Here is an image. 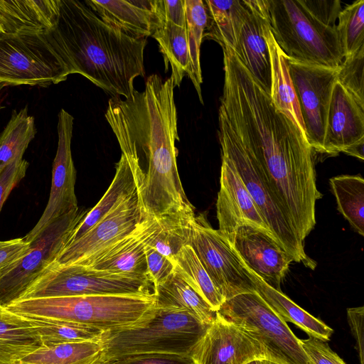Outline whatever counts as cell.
Segmentation results:
<instances>
[{"label": "cell", "instance_id": "1", "mask_svg": "<svg viewBox=\"0 0 364 364\" xmlns=\"http://www.w3.org/2000/svg\"><path fill=\"white\" fill-rule=\"evenodd\" d=\"M223 65L218 139L238 146L255 161L304 242L316 225V202L322 197L316 187L314 150L234 53L223 57Z\"/></svg>", "mask_w": 364, "mask_h": 364}, {"label": "cell", "instance_id": "2", "mask_svg": "<svg viewBox=\"0 0 364 364\" xmlns=\"http://www.w3.org/2000/svg\"><path fill=\"white\" fill-rule=\"evenodd\" d=\"M174 85L170 77L154 74L144 90L130 97H111L105 118L129 160L146 163L139 187L142 220L193 207L188 200L177 168L179 140Z\"/></svg>", "mask_w": 364, "mask_h": 364}, {"label": "cell", "instance_id": "3", "mask_svg": "<svg viewBox=\"0 0 364 364\" xmlns=\"http://www.w3.org/2000/svg\"><path fill=\"white\" fill-rule=\"evenodd\" d=\"M68 75L80 74L111 97L128 98L144 77L146 38H136L103 21L84 0H60L56 25L45 32Z\"/></svg>", "mask_w": 364, "mask_h": 364}, {"label": "cell", "instance_id": "4", "mask_svg": "<svg viewBox=\"0 0 364 364\" xmlns=\"http://www.w3.org/2000/svg\"><path fill=\"white\" fill-rule=\"evenodd\" d=\"M338 0H269L270 31L288 60L340 68Z\"/></svg>", "mask_w": 364, "mask_h": 364}, {"label": "cell", "instance_id": "5", "mask_svg": "<svg viewBox=\"0 0 364 364\" xmlns=\"http://www.w3.org/2000/svg\"><path fill=\"white\" fill-rule=\"evenodd\" d=\"M156 305L154 293L28 299L6 308L24 317L75 322L105 332L143 325L154 316Z\"/></svg>", "mask_w": 364, "mask_h": 364}, {"label": "cell", "instance_id": "6", "mask_svg": "<svg viewBox=\"0 0 364 364\" xmlns=\"http://www.w3.org/2000/svg\"><path fill=\"white\" fill-rule=\"evenodd\" d=\"M208 326L185 309L156 305L154 316L143 325L103 332L101 353L114 359L142 353L191 355Z\"/></svg>", "mask_w": 364, "mask_h": 364}, {"label": "cell", "instance_id": "7", "mask_svg": "<svg viewBox=\"0 0 364 364\" xmlns=\"http://www.w3.org/2000/svg\"><path fill=\"white\" fill-rule=\"evenodd\" d=\"M154 290L152 282L146 279L82 265L52 263L19 300L92 295H142L154 294Z\"/></svg>", "mask_w": 364, "mask_h": 364}, {"label": "cell", "instance_id": "8", "mask_svg": "<svg viewBox=\"0 0 364 364\" xmlns=\"http://www.w3.org/2000/svg\"><path fill=\"white\" fill-rule=\"evenodd\" d=\"M218 312L262 343L272 362L314 364L287 322L256 291L241 294L225 301Z\"/></svg>", "mask_w": 364, "mask_h": 364}, {"label": "cell", "instance_id": "9", "mask_svg": "<svg viewBox=\"0 0 364 364\" xmlns=\"http://www.w3.org/2000/svg\"><path fill=\"white\" fill-rule=\"evenodd\" d=\"M43 33L0 38V90L18 85L46 87L67 79L65 66Z\"/></svg>", "mask_w": 364, "mask_h": 364}, {"label": "cell", "instance_id": "10", "mask_svg": "<svg viewBox=\"0 0 364 364\" xmlns=\"http://www.w3.org/2000/svg\"><path fill=\"white\" fill-rule=\"evenodd\" d=\"M77 213L60 218L31 242L27 254L0 272V305L18 301L66 245L73 230L85 215Z\"/></svg>", "mask_w": 364, "mask_h": 364}, {"label": "cell", "instance_id": "11", "mask_svg": "<svg viewBox=\"0 0 364 364\" xmlns=\"http://www.w3.org/2000/svg\"><path fill=\"white\" fill-rule=\"evenodd\" d=\"M188 245L194 250L225 301L255 286L226 237L212 228L205 215H196L191 223Z\"/></svg>", "mask_w": 364, "mask_h": 364}, {"label": "cell", "instance_id": "12", "mask_svg": "<svg viewBox=\"0 0 364 364\" xmlns=\"http://www.w3.org/2000/svg\"><path fill=\"white\" fill-rule=\"evenodd\" d=\"M138 188L82 236L67 244L53 263L88 267L108 248L134 232L142 221Z\"/></svg>", "mask_w": 364, "mask_h": 364}, {"label": "cell", "instance_id": "13", "mask_svg": "<svg viewBox=\"0 0 364 364\" xmlns=\"http://www.w3.org/2000/svg\"><path fill=\"white\" fill-rule=\"evenodd\" d=\"M287 60L306 139L312 149L323 153L326 117L331 95L340 68H333Z\"/></svg>", "mask_w": 364, "mask_h": 364}, {"label": "cell", "instance_id": "14", "mask_svg": "<svg viewBox=\"0 0 364 364\" xmlns=\"http://www.w3.org/2000/svg\"><path fill=\"white\" fill-rule=\"evenodd\" d=\"M73 117L61 109L58 122V148L53 164L50 196L46 208L33 228L23 237L33 242L50 224L78 213L75 193L76 171L71 153Z\"/></svg>", "mask_w": 364, "mask_h": 364}, {"label": "cell", "instance_id": "15", "mask_svg": "<svg viewBox=\"0 0 364 364\" xmlns=\"http://www.w3.org/2000/svg\"><path fill=\"white\" fill-rule=\"evenodd\" d=\"M194 364H246L270 355L257 339L217 311L191 355Z\"/></svg>", "mask_w": 364, "mask_h": 364}, {"label": "cell", "instance_id": "16", "mask_svg": "<svg viewBox=\"0 0 364 364\" xmlns=\"http://www.w3.org/2000/svg\"><path fill=\"white\" fill-rule=\"evenodd\" d=\"M231 247L245 265L268 285L280 290L292 257L269 232L243 225L225 236Z\"/></svg>", "mask_w": 364, "mask_h": 364}, {"label": "cell", "instance_id": "17", "mask_svg": "<svg viewBox=\"0 0 364 364\" xmlns=\"http://www.w3.org/2000/svg\"><path fill=\"white\" fill-rule=\"evenodd\" d=\"M248 7L233 51L255 80L270 95L271 63L265 37L269 0H245Z\"/></svg>", "mask_w": 364, "mask_h": 364}, {"label": "cell", "instance_id": "18", "mask_svg": "<svg viewBox=\"0 0 364 364\" xmlns=\"http://www.w3.org/2000/svg\"><path fill=\"white\" fill-rule=\"evenodd\" d=\"M364 141V105L337 81L328 108L323 153L335 156Z\"/></svg>", "mask_w": 364, "mask_h": 364}, {"label": "cell", "instance_id": "19", "mask_svg": "<svg viewBox=\"0 0 364 364\" xmlns=\"http://www.w3.org/2000/svg\"><path fill=\"white\" fill-rule=\"evenodd\" d=\"M216 210L218 230L225 237L243 225L257 227L272 235L241 178L234 167L223 159Z\"/></svg>", "mask_w": 364, "mask_h": 364}, {"label": "cell", "instance_id": "20", "mask_svg": "<svg viewBox=\"0 0 364 364\" xmlns=\"http://www.w3.org/2000/svg\"><path fill=\"white\" fill-rule=\"evenodd\" d=\"M105 23L136 38L151 36L161 22L156 0H84Z\"/></svg>", "mask_w": 364, "mask_h": 364}, {"label": "cell", "instance_id": "21", "mask_svg": "<svg viewBox=\"0 0 364 364\" xmlns=\"http://www.w3.org/2000/svg\"><path fill=\"white\" fill-rule=\"evenodd\" d=\"M60 0H0V28L5 36L43 33L57 23Z\"/></svg>", "mask_w": 364, "mask_h": 364}, {"label": "cell", "instance_id": "22", "mask_svg": "<svg viewBox=\"0 0 364 364\" xmlns=\"http://www.w3.org/2000/svg\"><path fill=\"white\" fill-rule=\"evenodd\" d=\"M194 208L143 220L139 227L146 245L173 260L176 254L188 245Z\"/></svg>", "mask_w": 364, "mask_h": 364}, {"label": "cell", "instance_id": "23", "mask_svg": "<svg viewBox=\"0 0 364 364\" xmlns=\"http://www.w3.org/2000/svg\"><path fill=\"white\" fill-rule=\"evenodd\" d=\"M143 177V169L132 165L127 158L122 154L116 166L114 177L108 189L94 208L85 214L73 230L67 244L82 236L117 203L140 186Z\"/></svg>", "mask_w": 364, "mask_h": 364}, {"label": "cell", "instance_id": "24", "mask_svg": "<svg viewBox=\"0 0 364 364\" xmlns=\"http://www.w3.org/2000/svg\"><path fill=\"white\" fill-rule=\"evenodd\" d=\"M239 259L251 279L256 292L283 321L294 323L309 336L325 342L330 341L333 333V328L299 306L281 290H277L268 285L247 267L240 257Z\"/></svg>", "mask_w": 364, "mask_h": 364}, {"label": "cell", "instance_id": "25", "mask_svg": "<svg viewBox=\"0 0 364 364\" xmlns=\"http://www.w3.org/2000/svg\"><path fill=\"white\" fill-rule=\"evenodd\" d=\"M139 225L134 232L105 251L87 267L150 280L145 244Z\"/></svg>", "mask_w": 364, "mask_h": 364}, {"label": "cell", "instance_id": "26", "mask_svg": "<svg viewBox=\"0 0 364 364\" xmlns=\"http://www.w3.org/2000/svg\"><path fill=\"white\" fill-rule=\"evenodd\" d=\"M43 346L26 318L0 305V364H14Z\"/></svg>", "mask_w": 364, "mask_h": 364}, {"label": "cell", "instance_id": "27", "mask_svg": "<svg viewBox=\"0 0 364 364\" xmlns=\"http://www.w3.org/2000/svg\"><path fill=\"white\" fill-rule=\"evenodd\" d=\"M264 33L270 56V97L273 105L306 134L297 97L289 75L287 60L273 38L269 22L265 26Z\"/></svg>", "mask_w": 364, "mask_h": 364}, {"label": "cell", "instance_id": "28", "mask_svg": "<svg viewBox=\"0 0 364 364\" xmlns=\"http://www.w3.org/2000/svg\"><path fill=\"white\" fill-rule=\"evenodd\" d=\"M203 2L207 14L203 37L215 41L222 48L233 50L248 11L245 0Z\"/></svg>", "mask_w": 364, "mask_h": 364}, {"label": "cell", "instance_id": "29", "mask_svg": "<svg viewBox=\"0 0 364 364\" xmlns=\"http://www.w3.org/2000/svg\"><path fill=\"white\" fill-rule=\"evenodd\" d=\"M154 292L158 307L185 309L207 325H210L215 318L217 311L175 269L168 278L154 287Z\"/></svg>", "mask_w": 364, "mask_h": 364}, {"label": "cell", "instance_id": "30", "mask_svg": "<svg viewBox=\"0 0 364 364\" xmlns=\"http://www.w3.org/2000/svg\"><path fill=\"white\" fill-rule=\"evenodd\" d=\"M158 43L166 65L171 66L170 78L174 87H180L183 78L190 73V58L186 27L163 22L151 36Z\"/></svg>", "mask_w": 364, "mask_h": 364}, {"label": "cell", "instance_id": "31", "mask_svg": "<svg viewBox=\"0 0 364 364\" xmlns=\"http://www.w3.org/2000/svg\"><path fill=\"white\" fill-rule=\"evenodd\" d=\"M338 210L364 236V179L360 175H340L329 180Z\"/></svg>", "mask_w": 364, "mask_h": 364}, {"label": "cell", "instance_id": "32", "mask_svg": "<svg viewBox=\"0 0 364 364\" xmlns=\"http://www.w3.org/2000/svg\"><path fill=\"white\" fill-rule=\"evenodd\" d=\"M36 134L34 118L28 114L27 107L14 110L0 134V173L12 161L23 159Z\"/></svg>", "mask_w": 364, "mask_h": 364}, {"label": "cell", "instance_id": "33", "mask_svg": "<svg viewBox=\"0 0 364 364\" xmlns=\"http://www.w3.org/2000/svg\"><path fill=\"white\" fill-rule=\"evenodd\" d=\"M175 271L212 307L219 311L224 298L216 289L193 248L187 245L173 259Z\"/></svg>", "mask_w": 364, "mask_h": 364}, {"label": "cell", "instance_id": "34", "mask_svg": "<svg viewBox=\"0 0 364 364\" xmlns=\"http://www.w3.org/2000/svg\"><path fill=\"white\" fill-rule=\"evenodd\" d=\"M102 350L100 341L65 343L43 346L21 360L31 364H90Z\"/></svg>", "mask_w": 364, "mask_h": 364}, {"label": "cell", "instance_id": "35", "mask_svg": "<svg viewBox=\"0 0 364 364\" xmlns=\"http://www.w3.org/2000/svg\"><path fill=\"white\" fill-rule=\"evenodd\" d=\"M25 318L40 336L44 347L70 342L100 341L103 333L94 327L75 322L38 317Z\"/></svg>", "mask_w": 364, "mask_h": 364}, {"label": "cell", "instance_id": "36", "mask_svg": "<svg viewBox=\"0 0 364 364\" xmlns=\"http://www.w3.org/2000/svg\"><path fill=\"white\" fill-rule=\"evenodd\" d=\"M186 34L190 58L189 78L197 91L200 102L203 104L201 85L202 70L200 49L207 23L206 9L202 0H185Z\"/></svg>", "mask_w": 364, "mask_h": 364}, {"label": "cell", "instance_id": "37", "mask_svg": "<svg viewBox=\"0 0 364 364\" xmlns=\"http://www.w3.org/2000/svg\"><path fill=\"white\" fill-rule=\"evenodd\" d=\"M337 30L344 59L364 47V0H357L341 11Z\"/></svg>", "mask_w": 364, "mask_h": 364}, {"label": "cell", "instance_id": "38", "mask_svg": "<svg viewBox=\"0 0 364 364\" xmlns=\"http://www.w3.org/2000/svg\"><path fill=\"white\" fill-rule=\"evenodd\" d=\"M337 81L364 105V47L355 55L344 59L339 68Z\"/></svg>", "mask_w": 364, "mask_h": 364}, {"label": "cell", "instance_id": "39", "mask_svg": "<svg viewBox=\"0 0 364 364\" xmlns=\"http://www.w3.org/2000/svg\"><path fill=\"white\" fill-rule=\"evenodd\" d=\"M149 277L154 287L168 278L175 269L174 261L145 245Z\"/></svg>", "mask_w": 364, "mask_h": 364}, {"label": "cell", "instance_id": "40", "mask_svg": "<svg viewBox=\"0 0 364 364\" xmlns=\"http://www.w3.org/2000/svg\"><path fill=\"white\" fill-rule=\"evenodd\" d=\"M301 345L311 360L314 364H346L327 342L313 336L300 339Z\"/></svg>", "mask_w": 364, "mask_h": 364}, {"label": "cell", "instance_id": "41", "mask_svg": "<svg viewBox=\"0 0 364 364\" xmlns=\"http://www.w3.org/2000/svg\"><path fill=\"white\" fill-rule=\"evenodd\" d=\"M28 166L25 159H16L0 173V212L13 188L26 176Z\"/></svg>", "mask_w": 364, "mask_h": 364}, {"label": "cell", "instance_id": "42", "mask_svg": "<svg viewBox=\"0 0 364 364\" xmlns=\"http://www.w3.org/2000/svg\"><path fill=\"white\" fill-rule=\"evenodd\" d=\"M119 364H194L190 355L142 353L116 358Z\"/></svg>", "mask_w": 364, "mask_h": 364}, {"label": "cell", "instance_id": "43", "mask_svg": "<svg viewBox=\"0 0 364 364\" xmlns=\"http://www.w3.org/2000/svg\"><path fill=\"white\" fill-rule=\"evenodd\" d=\"M30 247L23 237L0 241V272L25 256Z\"/></svg>", "mask_w": 364, "mask_h": 364}, {"label": "cell", "instance_id": "44", "mask_svg": "<svg viewBox=\"0 0 364 364\" xmlns=\"http://www.w3.org/2000/svg\"><path fill=\"white\" fill-rule=\"evenodd\" d=\"M156 12L161 22L186 27L185 0H156Z\"/></svg>", "mask_w": 364, "mask_h": 364}, {"label": "cell", "instance_id": "45", "mask_svg": "<svg viewBox=\"0 0 364 364\" xmlns=\"http://www.w3.org/2000/svg\"><path fill=\"white\" fill-rule=\"evenodd\" d=\"M348 322L353 338L360 364H364V306L347 309Z\"/></svg>", "mask_w": 364, "mask_h": 364}, {"label": "cell", "instance_id": "46", "mask_svg": "<svg viewBox=\"0 0 364 364\" xmlns=\"http://www.w3.org/2000/svg\"><path fill=\"white\" fill-rule=\"evenodd\" d=\"M343 152L363 161L364 159V141L349 146Z\"/></svg>", "mask_w": 364, "mask_h": 364}, {"label": "cell", "instance_id": "47", "mask_svg": "<svg viewBox=\"0 0 364 364\" xmlns=\"http://www.w3.org/2000/svg\"><path fill=\"white\" fill-rule=\"evenodd\" d=\"M90 364H119V363H118L117 359L105 357L102 353H100L98 355V357L96 358Z\"/></svg>", "mask_w": 364, "mask_h": 364}, {"label": "cell", "instance_id": "48", "mask_svg": "<svg viewBox=\"0 0 364 364\" xmlns=\"http://www.w3.org/2000/svg\"><path fill=\"white\" fill-rule=\"evenodd\" d=\"M246 364H277L268 359H256L247 363Z\"/></svg>", "mask_w": 364, "mask_h": 364}, {"label": "cell", "instance_id": "49", "mask_svg": "<svg viewBox=\"0 0 364 364\" xmlns=\"http://www.w3.org/2000/svg\"><path fill=\"white\" fill-rule=\"evenodd\" d=\"M14 364H31V363H26V362H23V361L21 360V361H18V362H17V363H16Z\"/></svg>", "mask_w": 364, "mask_h": 364}, {"label": "cell", "instance_id": "50", "mask_svg": "<svg viewBox=\"0 0 364 364\" xmlns=\"http://www.w3.org/2000/svg\"><path fill=\"white\" fill-rule=\"evenodd\" d=\"M4 36H5V35L4 34V33L2 32V31H1V28H0V38H3V37H4Z\"/></svg>", "mask_w": 364, "mask_h": 364}]
</instances>
